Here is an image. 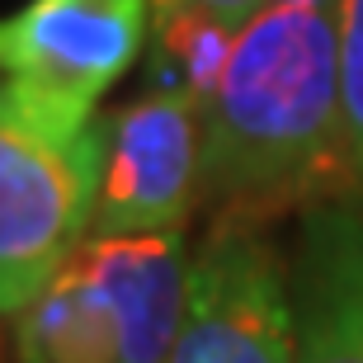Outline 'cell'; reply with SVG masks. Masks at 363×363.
I'll use <instances>...</instances> for the list:
<instances>
[{
    "instance_id": "6da1fadb",
    "label": "cell",
    "mask_w": 363,
    "mask_h": 363,
    "mask_svg": "<svg viewBox=\"0 0 363 363\" xmlns=\"http://www.w3.org/2000/svg\"><path fill=\"white\" fill-rule=\"evenodd\" d=\"M340 99L335 0H269L241 24L231 62L203 104V194L222 217L264 222L354 189Z\"/></svg>"
},
{
    "instance_id": "7a4b0ae2",
    "label": "cell",
    "mask_w": 363,
    "mask_h": 363,
    "mask_svg": "<svg viewBox=\"0 0 363 363\" xmlns=\"http://www.w3.org/2000/svg\"><path fill=\"white\" fill-rule=\"evenodd\" d=\"M151 43V0H28L0 19V123L76 142Z\"/></svg>"
},
{
    "instance_id": "3957f363",
    "label": "cell",
    "mask_w": 363,
    "mask_h": 363,
    "mask_svg": "<svg viewBox=\"0 0 363 363\" xmlns=\"http://www.w3.org/2000/svg\"><path fill=\"white\" fill-rule=\"evenodd\" d=\"M104 128L76 142L0 123V316L14 321L90 241Z\"/></svg>"
},
{
    "instance_id": "277c9868",
    "label": "cell",
    "mask_w": 363,
    "mask_h": 363,
    "mask_svg": "<svg viewBox=\"0 0 363 363\" xmlns=\"http://www.w3.org/2000/svg\"><path fill=\"white\" fill-rule=\"evenodd\" d=\"M170 363H297L293 269L264 222L217 217L203 236Z\"/></svg>"
},
{
    "instance_id": "5b68a950",
    "label": "cell",
    "mask_w": 363,
    "mask_h": 363,
    "mask_svg": "<svg viewBox=\"0 0 363 363\" xmlns=\"http://www.w3.org/2000/svg\"><path fill=\"white\" fill-rule=\"evenodd\" d=\"M99 128L104 156L90 236L184 231L203 199V104L175 90H142Z\"/></svg>"
},
{
    "instance_id": "8992f818",
    "label": "cell",
    "mask_w": 363,
    "mask_h": 363,
    "mask_svg": "<svg viewBox=\"0 0 363 363\" xmlns=\"http://www.w3.org/2000/svg\"><path fill=\"white\" fill-rule=\"evenodd\" d=\"M297 363H363V203L302 208L293 250Z\"/></svg>"
},
{
    "instance_id": "52a82bcc",
    "label": "cell",
    "mask_w": 363,
    "mask_h": 363,
    "mask_svg": "<svg viewBox=\"0 0 363 363\" xmlns=\"http://www.w3.org/2000/svg\"><path fill=\"white\" fill-rule=\"evenodd\" d=\"M10 325L19 363H170V350L142 335L85 269L81 250Z\"/></svg>"
},
{
    "instance_id": "ba28073f",
    "label": "cell",
    "mask_w": 363,
    "mask_h": 363,
    "mask_svg": "<svg viewBox=\"0 0 363 363\" xmlns=\"http://www.w3.org/2000/svg\"><path fill=\"white\" fill-rule=\"evenodd\" d=\"M236 24L213 14H151L147 43V90H175L208 104L236 48Z\"/></svg>"
},
{
    "instance_id": "9c48e42d",
    "label": "cell",
    "mask_w": 363,
    "mask_h": 363,
    "mask_svg": "<svg viewBox=\"0 0 363 363\" xmlns=\"http://www.w3.org/2000/svg\"><path fill=\"white\" fill-rule=\"evenodd\" d=\"M340 38V99H345V133L354 165L363 170V0H335Z\"/></svg>"
},
{
    "instance_id": "30bf717a",
    "label": "cell",
    "mask_w": 363,
    "mask_h": 363,
    "mask_svg": "<svg viewBox=\"0 0 363 363\" xmlns=\"http://www.w3.org/2000/svg\"><path fill=\"white\" fill-rule=\"evenodd\" d=\"M269 0H151V14H213L222 24H250Z\"/></svg>"
},
{
    "instance_id": "8fae6325",
    "label": "cell",
    "mask_w": 363,
    "mask_h": 363,
    "mask_svg": "<svg viewBox=\"0 0 363 363\" xmlns=\"http://www.w3.org/2000/svg\"><path fill=\"white\" fill-rule=\"evenodd\" d=\"M350 199H359V203H363V170L354 175V189H350Z\"/></svg>"
},
{
    "instance_id": "7c38bea8",
    "label": "cell",
    "mask_w": 363,
    "mask_h": 363,
    "mask_svg": "<svg viewBox=\"0 0 363 363\" xmlns=\"http://www.w3.org/2000/svg\"><path fill=\"white\" fill-rule=\"evenodd\" d=\"M0 350H5V316H0Z\"/></svg>"
}]
</instances>
